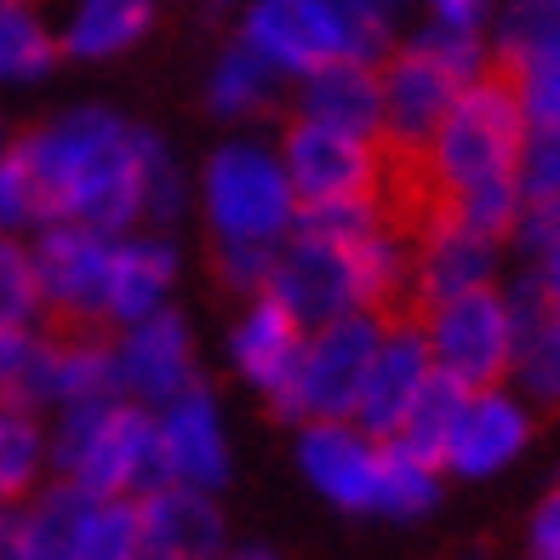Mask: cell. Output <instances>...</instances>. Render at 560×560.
Returning <instances> with one entry per match:
<instances>
[{
    "mask_svg": "<svg viewBox=\"0 0 560 560\" xmlns=\"http://www.w3.org/2000/svg\"><path fill=\"white\" fill-rule=\"evenodd\" d=\"M143 132L126 126L104 109L63 115L40 126L35 138L18 143V161L35 184V212L40 223H86L97 235H115L138 218L143 207V161H149Z\"/></svg>",
    "mask_w": 560,
    "mask_h": 560,
    "instance_id": "cell-1",
    "label": "cell"
},
{
    "mask_svg": "<svg viewBox=\"0 0 560 560\" xmlns=\"http://www.w3.org/2000/svg\"><path fill=\"white\" fill-rule=\"evenodd\" d=\"M52 464L92 498H143L161 487V441L155 412L138 400H69L52 435Z\"/></svg>",
    "mask_w": 560,
    "mask_h": 560,
    "instance_id": "cell-2",
    "label": "cell"
},
{
    "mask_svg": "<svg viewBox=\"0 0 560 560\" xmlns=\"http://www.w3.org/2000/svg\"><path fill=\"white\" fill-rule=\"evenodd\" d=\"M521 143H526V109H521L515 81H509L498 63H480L475 81L457 86L446 120L435 126V138H429V155H435V172L452 189V200H464L480 184L515 177Z\"/></svg>",
    "mask_w": 560,
    "mask_h": 560,
    "instance_id": "cell-3",
    "label": "cell"
},
{
    "mask_svg": "<svg viewBox=\"0 0 560 560\" xmlns=\"http://www.w3.org/2000/svg\"><path fill=\"white\" fill-rule=\"evenodd\" d=\"M377 326L366 310H343L332 320L310 326L303 338V354L287 377V389H275L269 406L275 418H292V423H320V418H349L354 400H361L366 384V366L377 354Z\"/></svg>",
    "mask_w": 560,
    "mask_h": 560,
    "instance_id": "cell-4",
    "label": "cell"
},
{
    "mask_svg": "<svg viewBox=\"0 0 560 560\" xmlns=\"http://www.w3.org/2000/svg\"><path fill=\"white\" fill-rule=\"evenodd\" d=\"M109 235H97L86 223H46L35 258V287H40V332L46 338H97L109 332L104 315V287H109Z\"/></svg>",
    "mask_w": 560,
    "mask_h": 560,
    "instance_id": "cell-5",
    "label": "cell"
},
{
    "mask_svg": "<svg viewBox=\"0 0 560 560\" xmlns=\"http://www.w3.org/2000/svg\"><path fill=\"white\" fill-rule=\"evenodd\" d=\"M423 343L435 372L457 377L464 389H498L515 354V320H509V298H498L487 280L441 298L423 315Z\"/></svg>",
    "mask_w": 560,
    "mask_h": 560,
    "instance_id": "cell-6",
    "label": "cell"
},
{
    "mask_svg": "<svg viewBox=\"0 0 560 560\" xmlns=\"http://www.w3.org/2000/svg\"><path fill=\"white\" fill-rule=\"evenodd\" d=\"M207 207L223 241H287L292 229V184L280 172L275 155H264L258 143H229L207 166Z\"/></svg>",
    "mask_w": 560,
    "mask_h": 560,
    "instance_id": "cell-7",
    "label": "cell"
},
{
    "mask_svg": "<svg viewBox=\"0 0 560 560\" xmlns=\"http://www.w3.org/2000/svg\"><path fill=\"white\" fill-rule=\"evenodd\" d=\"M287 184L298 207L315 200H372V172H377V149L366 138L332 132L320 120H292L287 126Z\"/></svg>",
    "mask_w": 560,
    "mask_h": 560,
    "instance_id": "cell-8",
    "label": "cell"
},
{
    "mask_svg": "<svg viewBox=\"0 0 560 560\" xmlns=\"http://www.w3.org/2000/svg\"><path fill=\"white\" fill-rule=\"evenodd\" d=\"M429 372H435V361H429L423 326H412V320L384 326V332H377V354H372V366H366V384H361V400H354L349 423L361 429V435H372V441H395Z\"/></svg>",
    "mask_w": 560,
    "mask_h": 560,
    "instance_id": "cell-9",
    "label": "cell"
},
{
    "mask_svg": "<svg viewBox=\"0 0 560 560\" xmlns=\"http://www.w3.org/2000/svg\"><path fill=\"white\" fill-rule=\"evenodd\" d=\"M298 464L315 480V492L326 503L349 509V515H377V464H384V441L361 435L349 418L303 423Z\"/></svg>",
    "mask_w": 560,
    "mask_h": 560,
    "instance_id": "cell-10",
    "label": "cell"
},
{
    "mask_svg": "<svg viewBox=\"0 0 560 560\" xmlns=\"http://www.w3.org/2000/svg\"><path fill=\"white\" fill-rule=\"evenodd\" d=\"M264 292L287 303V310L298 315V326L310 332V326L354 310L349 252L343 246H326V241H310V235H292V229H287V246H275V264H269Z\"/></svg>",
    "mask_w": 560,
    "mask_h": 560,
    "instance_id": "cell-11",
    "label": "cell"
},
{
    "mask_svg": "<svg viewBox=\"0 0 560 560\" xmlns=\"http://www.w3.org/2000/svg\"><path fill=\"white\" fill-rule=\"evenodd\" d=\"M143 521V560H223V515L212 492L184 487V480H161L138 498Z\"/></svg>",
    "mask_w": 560,
    "mask_h": 560,
    "instance_id": "cell-12",
    "label": "cell"
},
{
    "mask_svg": "<svg viewBox=\"0 0 560 560\" xmlns=\"http://www.w3.org/2000/svg\"><path fill=\"white\" fill-rule=\"evenodd\" d=\"M155 441H161V469H166V480H184V487H200V492H218L223 480H229L223 423H218L212 395L200 389V384L177 389V395L161 406Z\"/></svg>",
    "mask_w": 560,
    "mask_h": 560,
    "instance_id": "cell-13",
    "label": "cell"
},
{
    "mask_svg": "<svg viewBox=\"0 0 560 560\" xmlns=\"http://www.w3.org/2000/svg\"><path fill=\"white\" fill-rule=\"evenodd\" d=\"M464 81H452V74L418 52V46H406V52H384V81H377V104H384V143H429L435 138V126L446 120L452 97Z\"/></svg>",
    "mask_w": 560,
    "mask_h": 560,
    "instance_id": "cell-14",
    "label": "cell"
},
{
    "mask_svg": "<svg viewBox=\"0 0 560 560\" xmlns=\"http://www.w3.org/2000/svg\"><path fill=\"white\" fill-rule=\"evenodd\" d=\"M115 372H120V395H132L138 406H166L177 389L195 384V354L184 320L166 310H149L132 320V332L115 343Z\"/></svg>",
    "mask_w": 560,
    "mask_h": 560,
    "instance_id": "cell-15",
    "label": "cell"
},
{
    "mask_svg": "<svg viewBox=\"0 0 560 560\" xmlns=\"http://www.w3.org/2000/svg\"><path fill=\"white\" fill-rule=\"evenodd\" d=\"M532 435V418L521 400H509L498 389H469L464 412H457L452 435H446V452H441V469L464 475V480H480V475H498L509 457H521Z\"/></svg>",
    "mask_w": 560,
    "mask_h": 560,
    "instance_id": "cell-16",
    "label": "cell"
},
{
    "mask_svg": "<svg viewBox=\"0 0 560 560\" xmlns=\"http://www.w3.org/2000/svg\"><path fill=\"white\" fill-rule=\"evenodd\" d=\"M298 115L332 126V132H349V138H366V143H372L377 132H384L377 69H372V63H354V58H326L320 69L303 74Z\"/></svg>",
    "mask_w": 560,
    "mask_h": 560,
    "instance_id": "cell-17",
    "label": "cell"
},
{
    "mask_svg": "<svg viewBox=\"0 0 560 560\" xmlns=\"http://www.w3.org/2000/svg\"><path fill=\"white\" fill-rule=\"evenodd\" d=\"M246 46L280 74H310L326 58H338L315 0H258L246 12Z\"/></svg>",
    "mask_w": 560,
    "mask_h": 560,
    "instance_id": "cell-18",
    "label": "cell"
},
{
    "mask_svg": "<svg viewBox=\"0 0 560 560\" xmlns=\"http://www.w3.org/2000/svg\"><path fill=\"white\" fill-rule=\"evenodd\" d=\"M298 354H303V326H298V315H292L280 298L258 292L252 315L241 320V332H235V366H241L264 395H275V389H287Z\"/></svg>",
    "mask_w": 560,
    "mask_h": 560,
    "instance_id": "cell-19",
    "label": "cell"
},
{
    "mask_svg": "<svg viewBox=\"0 0 560 560\" xmlns=\"http://www.w3.org/2000/svg\"><path fill=\"white\" fill-rule=\"evenodd\" d=\"M92 503H97V498L81 492L74 480H58V487H46L30 509H12L18 560H74Z\"/></svg>",
    "mask_w": 560,
    "mask_h": 560,
    "instance_id": "cell-20",
    "label": "cell"
},
{
    "mask_svg": "<svg viewBox=\"0 0 560 560\" xmlns=\"http://www.w3.org/2000/svg\"><path fill=\"white\" fill-rule=\"evenodd\" d=\"M172 246L166 241H132L109 252V287H104V315L109 326H132L149 310H161V298L172 287Z\"/></svg>",
    "mask_w": 560,
    "mask_h": 560,
    "instance_id": "cell-21",
    "label": "cell"
},
{
    "mask_svg": "<svg viewBox=\"0 0 560 560\" xmlns=\"http://www.w3.org/2000/svg\"><path fill=\"white\" fill-rule=\"evenodd\" d=\"M149 18H155V0H81L63 46L74 58H109L149 30Z\"/></svg>",
    "mask_w": 560,
    "mask_h": 560,
    "instance_id": "cell-22",
    "label": "cell"
},
{
    "mask_svg": "<svg viewBox=\"0 0 560 560\" xmlns=\"http://www.w3.org/2000/svg\"><path fill=\"white\" fill-rule=\"evenodd\" d=\"M464 400H469V389L457 384V377H446V372H429L395 441H400L406 452H418L423 464H435V469H441V452H446V435H452L457 412H464Z\"/></svg>",
    "mask_w": 560,
    "mask_h": 560,
    "instance_id": "cell-23",
    "label": "cell"
},
{
    "mask_svg": "<svg viewBox=\"0 0 560 560\" xmlns=\"http://www.w3.org/2000/svg\"><path fill=\"white\" fill-rule=\"evenodd\" d=\"M441 498V469L423 464L418 452H406L400 441H384V464H377V515L418 521Z\"/></svg>",
    "mask_w": 560,
    "mask_h": 560,
    "instance_id": "cell-24",
    "label": "cell"
},
{
    "mask_svg": "<svg viewBox=\"0 0 560 560\" xmlns=\"http://www.w3.org/2000/svg\"><path fill=\"white\" fill-rule=\"evenodd\" d=\"M58 63V40L35 23L30 7L0 0V81H35Z\"/></svg>",
    "mask_w": 560,
    "mask_h": 560,
    "instance_id": "cell-25",
    "label": "cell"
},
{
    "mask_svg": "<svg viewBox=\"0 0 560 560\" xmlns=\"http://www.w3.org/2000/svg\"><path fill=\"white\" fill-rule=\"evenodd\" d=\"M74 560H143V521L138 498H97L81 526Z\"/></svg>",
    "mask_w": 560,
    "mask_h": 560,
    "instance_id": "cell-26",
    "label": "cell"
},
{
    "mask_svg": "<svg viewBox=\"0 0 560 560\" xmlns=\"http://www.w3.org/2000/svg\"><path fill=\"white\" fill-rule=\"evenodd\" d=\"M46 464V435L35 412H23V406H0V498L18 503L23 492L35 487V475Z\"/></svg>",
    "mask_w": 560,
    "mask_h": 560,
    "instance_id": "cell-27",
    "label": "cell"
},
{
    "mask_svg": "<svg viewBox=\"0 0 560 560\" xmlns=\"http://www.w3.org/2000/svg\"><path fill=\"white\" fill-rule=\"evenodd\" d=\"M549 40H560V0H509V12L498 23V69H521L532 52H544Z\"/></svg>",
    "mask_w": 560,
    "mask_h": 560,
    "instance_id": "cell-28",
    "label": "cell"
},
{
    "mask_svg": "<svg viewBox=\"0 0 560 560\" xmlns=\"http://www.w3.org/2000/svg\"><path fill=\"white\" fill-rule=\"evenodd\" d=\"M326 30H332V46L338 58H354V63H377L389 52V30H384V12L372 0H315Z\"/></svg>",
    "mask_w": 560,
    "mask_h": 560,
    "instance_id": "cell-29",
    "label": "cell"
},
{
    "mask_svg": "<svg viewBox=\"0 0 560 560\" xmlns=\"http://www.w3.org/2000/svg\"><path fill=\"white\" fill-rule=\"evenodd\" d=\"M521 92L526 126H560V40H549L544 52H532L521 69H503Z\"/></svg>",
    "mask_w": 560,
    "mask_h": 560,
    "instance_id": "cell-30",
    "label": "cell"
},
{
    "mask_svg": "<svg viewBox=\"0 0 560 560\" xmlns=\"http://www.w3.org/2000/svg\"><path fill=\"white\" fill-rule=\"evenodd\" d=\"M264 97H269V63H264V58L241 40L235 52H229V58L218 63L212 109H218V115H246V109H258Z\"/></svg>",
    "mask_w": 560,
    "mask_h": 560,
    "instance_id": "cell-31",
    "label": "cell"
},
{
    "mask_svg": "<svg viewBox=\"0 0 560 560\" xmlns=\"http://www.w3.org/2000/svg\"><path fill=\"white\" fill-rule=\"evenodd\" d=\"M40 287H35V258L18 241L0 235V332L7 326H35Z\"/></svg>",
    "mask_w": 560,
    "mask_h": 560,
    "instance_id": "cell-32",
    "label": "cell"
},
{
    "mask_svg": "<svg viewBox=\"0 0 560 560\" xmlns=\"http://www.w3.org/2000/svg\"><path fill=\"white\" fill-rule=\"evenodd\" d=\"M412 46L435 58V63L452 74V81H475L480 63H487V52H480V40H475L469 23H435V30H423Z\"/></svg>",
    "mask_w": 560,
    "mask_h": 560,
    "instance_id": "cell-33",
    "label": "cell"
},
{
    "mask_svg": "<svg viewBox=\"0 0 560 560\" xmlns=\"http://www.w3.org/2000/svg\"><path fill=\"white\" fill-rule=\"evenodd\" d=\"M23 223H40L35 184H30V172H23L18 149H0V229H23Z\"/></svg>",
    "mask_w": 560,
    "mask_h": 560,
    "instance_id": "cell-34",
    "label": "cell"
},
{
    "mask_svg": "<svg viewBox=\"0 0 560 560\" xmlns=\"http://www.w3.org/2000/svg\"><path fill=\"white\" fill-rule=\"evenodd\" d=\"M532 560H560V487L532 515Z\"/></svg>",
    "mask_w": 560,
    "mask_h": 560,
    "instance_id": "cell-35",
    "label": "cell"
},
{
    "mask_svg": "<svg viewBox=\"0 0 560 560\" xmlns=\"http://www.w3.org/2000/svg\"><path fill=\"white\" fill-rule=\"evenodd\" d=\"M435 12H441V23H480V12H487V0H435Z\"/></svg>",
    "mask_w": 560,
    "mask_h": 560,
    "instance_id": "cell-36",
    "label": "cell"
},
{
    "mask_svg": "<svg viewBox=\"0 0 560 560\" xmlns=\"http://www.w3.org/2000/svg\"><path fill=\"white\" fill-rule=\"evenodd\" d=\"M223 560H275L269 549H241V555H223Z\"/></svg>",
    "mask_w": 560,
    "mask_h": 560,
    "instance_id": "cell-37",
    "label": "cell"
},
{
    "mask_svg": "<svg viewBox=\"0 0 560 560\" xmlns=\"http://www.w3.org/2000/svg\"><path fill=\"white\" fill-rule=\"evenodd\" d=\"M7 521H12V503H7V498H0V532H7Z\"/></svg>",
    "mask_w": 560,
    "mask_h": 560,
    "instance_id": "cell-38",
    "label": "cell"
},
{
    "mask_svg": "<svg viewBox=\"0 0 560 560\" xmlns=\"http://www.w3.org/2000/svg\"><path fill=\"white\" fill-rule=\"evenodd\" d=\"M372 7H377V12H384V18H389V12L400 7V0H372Z\"/></svg>",
    "mask_w": 560,
    "mask_h": 560,
    "instance_id": "cell-39",
    "label": "cell"
},
{
    "mask_svg": "<svg viewBox=\"0 0 560 560\" xmlns=\"http://www.w3.org/2000/svg\"><path fill=\"white\" fill-rule=\"evenodd\" d=\"M549 310H555V326H560V292H549Z\"/></svg>",
    "mask_w": 560,
    "mask_h": 560,
    "instance_id": "cell-40",
    "label": "cell"
},
{
    "mask_svg": "<svg viewBox=\"0 0 560 560\" xmlns=\"http://www.w3.org/2000/svg\"><path fill=\"white\" fill-rule=\"evenodd\" d=\"M0 149H7V126H0Z\"/></svg>",
    "mask_w": 560,
    "mask_h": 560,
    "instance_id": "cell-41",
    "label": "cell"
}]
</instances>
